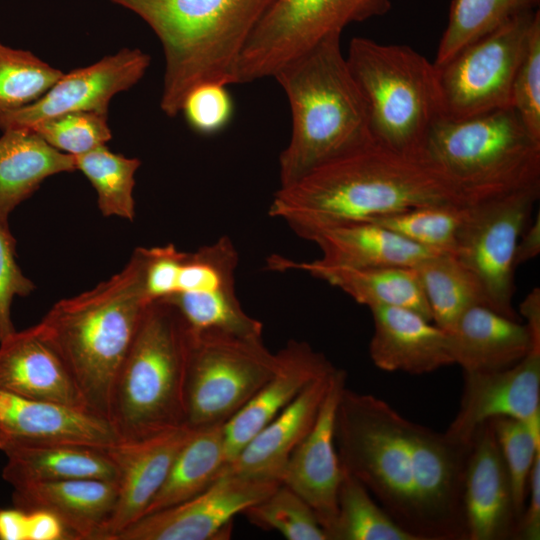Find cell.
I'll return each instance as SVG.
<instances>
[{
	"mask_svg": "<svg viewBox=\"0 0 540 540\" xmlns=\"http://www.w3.org/2000/svg\"><path fill=\"white\" fill-rule=\"evenodd\" d=\"M15 246L9 227L0 224V341L16 331L11 319L14 298L27 296L35 289L17 264Z\"/></svg>",
	"mask_w": 540,
	"mask_h": 540,
	"instance_id": "ee69618b",
	"label": "cell"
},
{
	"mask_svg": "<svg viewBox=\"0 0 540 540\" xmlns=\"http://www.w3.org/2000/svg\"><path fill=\"white\" fill-rule=\"evenodd\" d=\"M140 16L164 54L160 108L176 117L205 82L234 84L243 47L273 0H111Z\"/></svg>",
	"mask_w": 540,
	"mask_h": 540,
	"instance_id": "5b68a950",
	"label": "cell"
},
{
	"mask_svg": "<svg viewBox=\"0 0 540 540\" xmlns=\"http://www.w3.org/2000/svg\"><path fill=\"white\" fill-rule=\"evenodd\" d=\"M3 479L12 487L71 479L117 481L118 470L106 448L71 444L19 445L3 451Z\"/></svg>",
	"mask_w": 540,
	"mask_h": 540,
	"instance_id": "f1b7e54d",
	"label": "cell"
},
{
	"mask_svg": "<svg viewBox=\"0 0 540 540\" xmlns=\"http://www.w3.org/2000/svg\"><path fill=\"white\" fill-rule=\"evenodd\" d=\"M369 355L386 372L422 375L454 364L449 332L418 312L396 306L370 308Z\"/></svg>",
	"mask_w": 540,
	"mask_h": 540,
	"instance_id": "44dd1931",
	"label": "cell"
},
{
	"mask_svg": "<svg viewBox=\"0 0 540 540\" xmlns=\"http://www.w3.org/2000/svg\"><path fill=\"white\" fill-rule=\"evenodd\" d=\"M454 364L466 372H495L540 348L526 324L484 306L469 308L449 331Z\"/></svg>",
	"mask_w": 540,
	"mask_h": 540,
	"instance_id": "cb8c5ba5",
	"label": "cell"
},
{
	"mask_svg": "<svg viewBox=\"0 0 540 540\" xmlns=\"http://www.w3.org/2000/svg\"><path fill=\"white\" fill-rule=\"evenodd\" d=\"M119 439L111 423L82 408L0 390V450L19 445L71 444L108 448Z\"/></svg>",
	"mask_w": 540,
	"mask_h": 540,
	"instance_id": "ac0fdd59",
	"label": "cell"
},
{
	"mask_svg": "<svg viewBox=\"0 0 540 540\" xmlns=\"http://www.w3.org/2000/svg\"><path fill=\"white\" fill-rule=\"evenodd\" d=\"M539 195L536 186L467 206L458 233L454 256L477 281L484 306L514 320V253Z\"/></svg>",
	"mask_w": 540,
	"mask_h": 540,
	"instance_id": "7c38bea8",
	"label": "cell"
},
{
	"mask_svg": "<svg viewBox=\"0 0 540 540\" xmlns=\"http://www.w3.org/2000/svg\"><path fill=\"white\" fill-rule=\"evenodd\" d=\"M540 253V214L532 224L527 226L522 232L514 253L515 268L520 264L528 262Z\"/></svg>",
	"mask_w": 540,
	"mask_h": 540,
	"instance_id": "c3c4849f",
	"label": "cell"
},
{
	"mask_svg": "<svg viewBox=\"0 0 540 540\" xmlns=\"http://www.w3.org/2000/svg\"><path fill=\"white\" fill-rule=\"evenodd\" d=\"M346 60L364 99L374 140L393 150L424 156L439 114L434 65L408 45L353 38Z\"/></svg>",
	"mask_w": 540,
	"mask_h": 540,
	"instance_id": "ba28073f",
	"label": "cell"
},
{
	"mask_svg": "<svg viewBox=\"0 0 540 540\" xmlns=\"http://www.w3.org/2000/svg\"><path fill=\"white\" fill-rule=\"evenodd\" d=\"M191 332L174 306L151 302L120 368L109 421L120 440L187 424L186 377Z\"/></svg>",
	"mask_w": 540,
	"mask_h": 540,
	"instance_id": "52a82bcc",
	"label": "cell"
},
{
	"mask_svg": "<svg viewBox=\"0 0 540 540\" xmlns=\"http://www.w3.org/2000/svg\"><path fill=\"white\" fill-rule=\"evenodd\" d=\"M274 271L298 270L339 288L357 303L372 308L412 309L432 321L431 311L413 267H349L321 259L294 261L280 255L267 260Z\"/></svg>",
	"mask_w": 540,
	"mask_h": 540,
	"instance_id": "603a6c76",
	"label": "cell"
},
{
	"mask_svg": "<svg viewBox=\"0 0 540 540\" xmlns=\"http://www.w3.org/2000/svg\"><path fill=\"white\" fill-rule=\"evenodd\" d=\"M512 107L530 134L540 140V13L534 18L512 86Z\"/></svg>",
	"mask_w": 540,
	"mask_h": 540,
	"instance_id": "b9f144b4",
	"label": "cell"
},
{
	"mask_svg": "<svg viewBox=\"0 0 540 540\" xmlns=\"http://www.w3.org/2000/svg\"><path fill=\"white\" fill-rule=\"evenodd\" d=\"M145 296L151 303L176 292L177 280L187 253L173 244L152 248L140 247Z\"/></svg>",
	"mask_w": 540,
	"mask_h": 540,
	"instance_id": "f6af8a7d",
	"label": "cell"
},
{
	"mask_svg": "<svg viewBox=\"0 0 540 540\" xmlns=\"http://www.w3.org/2000/svg\"><path fill=\"white\" fill-rule=\"evenodd\" d=\"M149 304L138 247L119 273L61 299L32 326L59 357L87 408L108 421L120 368Z\"/></svg>",
	"mask_w": 540,
	"mask_h": 540,
	"instance_id": "3957f363",
	"label": "cell"
},
{
	"mask_svg": "<svg viewBox=\"0 0 540 540\" xmlns=\"http://www.w3.org/2000/svg\"><path fill=\"white\" fill-rule=\"evenodd\" d=\"M243 514L253 525L278 531L288 540H327L313 509L282 483Z\"/></svg>",
	"mask_w": 540,
	"mask_h": 540,
	"instance_id": "74e56055",
	"label": "cell"
},
{
	"mask_svg": "<svg viewBox=\"0 0 540 540\" xmlns=\"http://www.w3.org/2000/svg\"><path fill=\"white\" fill-rule=\"evenodd\" d=\"M306 240L319 247L322 261L349 267H415L440 253L373 221L325 228Z\"/></svg>",
	"mask_w": 540,
	"mask_h": 540,
	"instance_id": "4316f807",
	"label": "cell"
},
{
	"mask_svg": "<svg viewBox=\"0 0 540 540\" xmlns=\"http://www.w3.org/2000/svg\"><path fill=\"white\" fill-rule=\"evenodd\" d=\"M334 438L343 469L417 540H468L464 481L471 443L415 423L385 400L343 389Z\"/></svg>",
	"mask_w": 540,
	"mask_h": 540,
	"instance_id": "6da1fadb",
	"label": "cell"
},
{
	"mask_svg": "<svg viewBox=\"0 0 540 540\" xmlns=\"http://www.w3.org/2000/svg\"><path fill=\"white\" fill-rule=\"evenodd\" d=\"M520 313L535 337L540 338V289L535 287L520 305Z\"/></svg>",
	"mask_w": 540,
	"mask_h": 540,
	"instance_id": "f907efd6",
	"label": "cell"
},
{
	"mask_svg": "<svg viewBox=\"0 0 540 540\" xmlns=\"http://www.w3.org/2000/svg\"><path fill=\"white\" fill-rule=\"evenodd\" d=\"M326 536L327 540H417L345 469L338 489L337 514Z\"/></svg>",
	"mask_w": 540,
	"mask_h": 540,
	"instance_id": "1f68e13d",
	"label": "cell"
},
{
	"mask_svg": "<svg viewBox=\"0 0 540 540\" xmlns=\"http://www.w3.org/2000/svg\"><path fill=\"white\" fill-rule=\"evenodd\" d=\"M540 0H453L434 63L448 60L459 49L512 18L532 12Z\"/></svg>",
	"mask_w": 540,
	"mask_h": 540,
	"instance_id": "836d02e7",
	"label": "cell"
},
{
	"mask_svg": "<svg viewBox=\"0 0 540 540\" xmlns=\"http://www.w3.org/2000/svg\"><path fill=\"white\" fill-rule=\"evenodd\" d=\"M424 156L465 206L540 186V140L513 107L462 119L438 116Z\"/></svg>",
	"mask_w": 540,
	"mask_h": 540,
	"instance_id": "8992f818",
	"label": "cell"
},
{
	"mask_svg": "<svg viewBox=\"0 0 540 540\" xmlns=\"http://www.w3.org/2000/svg\"><path fill=\"white\" fill-rule=\"evenodd\" d=\"M336 368L309 383L243 447L226 470L281 482L290 456L317 418Z\"/></svg>",
	"mask_w": 540,
	"mask_h": 540,
	"instance_id": "7402d4cb",
	"label": "cell"
},
{
	"mask_svg": "<svg viewBox=\"0 0 540 540\" xmlns=\"http://www.w3.org/2000/svg\"><path fill=\"white\" fill-rule=\"evenodd\" d=\"M413 268L438 327L449 332L469 308L484 305L477 281L454 255L439 253Z\"/></svg>",
	"mask_w": 540,
	"mask_h": 540,
	"instance_id": "4dcf8cb0",
	"label": "cell"
},
{
	"mask_svg": "<svg viewBox=\"0 0 540 540\" xmlns=\"http://www.w3.org/2000/svg\"><path fill=\"white\" fill-rule=\"evenodd\" d=\"M492 421L509 472L519 523L525 509L531 468L536 456L540 454V435L535 434L525 422L515 418L498 417Z\"/></svg>",
	"mask_w": 540,
	"mask_h": 540,
	"instance_id": "f35d334b",
	"label": "cell"
},
{
	"mask_svg": "<svg viewBox=\"0 0 540 540\" xmlns=\"http://www.w3.org/2000/svg\"><path fill=\"white\" fill-rule=\"evenodd\" d=\"M466 207L454 204L425 205L381 216L374 220L425 248L454 255Z\"/></svg>",
	"mask_w": 540,
	"mask_h": 540,
	"instance_id": "d590c367",
	"label": "cell"
},
{
	"mask_svg": "<svg viewBox=\"0 0 540 540\" xmlns=\"http://www.w3.org/2000/svg\"><path fill=\"white\" fill-rule=\"evenodd\" d=\"M77 170L75 157L60 152L31 129L3 130L0 137V224L48 177Z\"/></svg>",
	"mask_w": 540,
	"mask_h": 540,
	"instance_id": "83f0119b",
	"label": "cell"
},
{
	"mask_svg": "<svg viewBox=\"0 0 540 540\" xmlns=\"http://www.w3.org/2000/svg\"><path fill=\"white\" fill-rule=\"evenodd\" d=\"M438 204L465 206L425 156L402 153L374 140L280 187L269 215L307 239L325 228Z\"/></svg>",
	"mask_w": 540,
	"mask_h": 540,
	"instance_id": "7a4b0ae2",
	"label": "cell"
},
{
	"mask_svg": "<svg viewBox=\"0 0 540 540\" xmlns=\"http://www.w3.org/2000/svg\"><path fill=\"white\" fill-rule=\"evenodd\" d=\"M62 75L32 52L0 42V114L37 101Z\"/></svg>",
	"mask_w": 540,
	"mask_h": 540,
	"instance_id": "8d00e7d4",
	"label": "cell"
},
{
	"mask_svg": "<svg viewBox=\"0 0 540 540\" xmlns=\"http://www.w3.org/2000/svg\"><path fill=\"white\" fill-rule=\"evenodd\" d=\"M276 355L277 367L273 376L224 424L227 463L309 383L335 367L323 353L305 341L290 340Z\"/></svg>",
	"mask_w": 540,
	"mask_h": 540,
	"instance_id": "ffe728a7",
	"label": "cell"
},
{
	"mask_svg": "<svg viewBox=\"0 0 540 540\" xmlns=\"http://www.w3.org/2000/svg\"><path fill=\"white\" fill-rule=\"evenodd\" d=\"M74 157L77 170L83 173L96 190L97 204L102 215L133 221L135 173L141 161L114 153L106 145Z\"/></svg>",
	"mask_w": 540,
	"mask_h": 540,
	"instance_id": "d6a6232c",
	"label": "cell"
},
{
	"mask_svg": "<svg viewBox=\"0 0 540 540\" xmlns=\"http://www.w3.org/2000/svg\"><path fill=\"white\" fill-rule=\"evenodd\" d=\"M233 109V101L226 85L205 82L193 87L186 94L180 113L195 132L210 135L228 125Z\"/></svg>",
	"mask_w": 540,
	"mask_h": 540,
	"instance_id": "7bdbcfd3",
	"label": "cell"
},
{
	"mask_svg": "<svg viewBox=\"0 0 540 540\" xmlns=\"http://www.w3.org/2000/svg\"><path fill=\"white\" fill-rule=\"evenodd\" d=\"M528 506L518 523L515 539H540V454L535 458L528 484Z\"/></svg>",
	"mask_w": 540,
	"mask_h": 540,
	"instance_id": "bcb514c9",
	"label": "cell"
},
{
	"mask_svg": "<svg viewBox=\"0 0 540 540\" xmlns=\"http://www.w3.org/2000/svg\"><path fill=\"white\" fill-rule=\"evenodd\" d=\"M346 379L345 370L336 368L317 418L290 456L281 479L282 484L313 509L325 534L337 514V495L343 474L335 445L334 424Z\"/></svg>",
	"mask_w": 540,
	"mask_h": 540,
	"instance_id": "e0dca14e",
	"label": "cell"
},
{
	"mask_svg": "<svg viewBox=\"0 0 540 540\" xmlns=\"http://www.w3.org/2000/svg\"><path fill=\"white\" fill-rule=\"evenodd\" d=\"M227 464L224 424L193 428L143 516L200 494L225 472Z\"/></svg>",
	"mask_w": 540,
	"mask_h": 540,
	"instance_id": "f546056e",
	"label": "cell"
},
{
	"mask_svg": "<svg viewBox=\"0 0 540 540\" xmlns=\"http://www.w3.org/2000/svg\"><path fill=\"white\" fill-rule=\"evenodd\" d=\"M162 300L176 308L193 332L219 330L262 337L263 324L244 311L235 287L209 292H178Z\"/></svg>",
	"mask_w": 540,
	"mask_h": 540,
	"instance_id": "e575fe53",
	"label": "cell"
},
{
	"mask_svg": "<svg viewBox=\"0 0 540 540\" xmlns=\"http://www.w3.org/2000/svg\"><path fill=\"white\" fill-rule=\"evenodd\" d=\"M192 431L193 427L184 425L147 438L118 440L106 448L118 470V491L98 540H115L143 517Z\"/></svg>",
	"mask_w": 540,
	"mask_h": 540,
	"instance_id": "2e32d148",
	"label": "cell"
},
{
	"mask_svg": "<svg viewBox=\"0 0 540 540\" xmlns=\"http://www.w3.org/2000/svg\"><path fill=\"white\" fill-rule=\"evenodd\" d=\"M186 377L187 424H225L273 376L277 355L262 337L191 331Z\"/></svg>",
	"mask_w": 540,
	"mask_h": 540,
	"instance_id": "9c48e42d",
	"label": "cell"
},
{
	"mask_svg": "<svg viewBox=\"0 0 540 540\" xmlns=\"http://www.w3.org/2000/svg\"><path fill=\"white\" fill-rule=\"evenodd\" d=\"M117 481L71 479L13 487V502L24 511L45 510L64 524L71 540H98L117 499Z\"/></svg>",
	"mask_w": 540,
	"mask_h": 540,
	"instance_id": "d4e9b609",
	"label": "cell"
},
{
	"mask_svg": "<svg viewBox=\"0 0 540 540\" xmlns=\"http://www.w3.org/2000/svg\"><path fill=\"white\" fill-rule=\"evenodd\" d=\"M237 265L238 252L231 239L220 237L196 252L187 253L175 293L209 292L234 287Z\"/></svg>",
	"mask_w": 540,
	"mask_h": 540,
	"instance_id": "ab89813d",
	"label": "cell"
},
{
	"mask_svg": "<svg viewBox=\"0 0 540 540\" xmlns=\"http://www.w3.org/2000/svg\"><path fill=\"white\" fill-rule=\"evenodd\" d=\"M390 0H273L246 41L234 84L273 75L325 37L382 15Z\"/></svg>",
	"mask_w": 540,
	"mask_h": 540,
	"instance_id": "8fae6325",
	"label": "cell"
},
{
	"mask_svg": "<svg viewBox=\"0 0 540 540\" xmlns=\"http://www.w3.org/2000/svg\"><path fill=\"white\" fill-rule=\"evenodd\" d=\"M30 129L56 150L72 156L106 145L112 138L108 114L98 112L66 113Z\"/></svg>",
	"mask_w": 540,
	"mask_h": 540,
	"instance_id": "60d3db41",
	"label": "cell"
},
{
	"mask_svg": "<svg viewBox=\"0 0 540 540\" xmlns=\"http://www.w3.org/2000/svg\"><path fill=\"white\" fill-rule=\"evenodd\" d=\"M463 500L468 540L515 539L518 519L512 485L492 419L473 434Z\"/></svg>",
	"mask_w": 540,
	"mask_h": 540,
	"instance_id": "d6986e66",
	"label": "cell"
},
{
	"mask_svg": "<svg viewBox=\"0 0 540 540\" xmlns=\"http://www.w3.org/2000/svg\"><path fill=\"white\" fill-rule=\"evenodd\" d=\"M0 390L89 410L59 357L33 327L0 341Z\"/></svg>",
	"mask_w": 540,
	"mask_h": 540,
	"instance_id": "484cf974",
	"label": "cell"
},
{
	"mask_svg": "<svg viewBox=\"0 0 540 540\" xmlns=\"http://www.w3.org/2000/svg\"><path fill=\"white\" fill-rule=\"evenodd\" d=\"M27 512L19 508L0 510V540H26Z\"/></svg>",
	"mask_w": 540,
	"mask_h": 540,
	"instance_id": "681fc988",
	"label": "cell"
},
{
	"mask_svg": "<svg viewBox=\"0 0 540 540\" xmlns=\"http://www.w3.org/2000/svg\"><path fill=\"white\" fill-rule=\"evenodd\" d=\"M498 417L521 420L540 435V348L504 370L463 371L459 410L445 433L469 444L482 423Z\"/></svg>",
	"mask_w": 540,
	"mask_h": 540,
	"instance_id": "9a60e30c",
	"label": "cell"
},
{
	"mask_svg": "<svg viewBox=\"0 0 540 540\" xmlns=\"http://www.w3.org/2000/svg\"><path fill=\"white\" fill-rule=\"evenodd\" d=\"M26 540H71L62 521L45 510L27 511Z\"/></svg>",
	"mask_w": 540,
	"mask_h": 540,
	"instance_id": "7dc6e473",
	"label": "cell"
},
{
	"mask_svg": "<svg viewBox=\"0 0 540 540\" xmlns=\"http://www.w3.org/2000/svg\"><path fill=\"white\" fill-rule=\"evenodd\" d=\"M537 11L512 18L443 63L433 62L440 116L462 119L512 107L514 76Z\"/></svg>",
	"mask_w": 540,
	"mask_h": 540,
	"instance_id": "30bf717a",
	"label": "cell"
},
{
	"mask_svg": "<svg viewBox=\"0 0 540 540\" xmlns=\"http://www.w3.org/2000/svg\"><path fill=\"white\" fill-rule=\"evenodd\" d=\"M340 37H325L273 75L292 119L289 142L279 156L280 187L374 141Z\"/></svg>",
	"mask_w": 540,
	"mask_h": 540,
	"instance_id": "277c9868",
	"label": "cell"
},
{
	"mask_svg": "<svg viewBox=\"0 0 540 540\" xmlns=\"http://www.w3.org/2000/svg\"><path fill=\"white\" fill-rule=\"evenodd\" d=\"M150 65L148 54L124 48L96 63L63 75L37 101L0 114V129H30L71 112L108 114L111 99L137 84Z\"/></svg>",
	"mask_w": 540,
	"mask_h": 540,
	"instance_id": "5bb4252c",
	"label": "cell"
},
{
	"mask_svg": "<svg viewBox=\"0 0 540 540\" xmlns=\"http://www.w3.org/2000/svg\"><path fill=\"white\" fill-rule=\"evenodd\" d=\"M280 484L278 480L225 470L200 494L143 516L115 540L228 539L233 518L266 498Z\"/></svg>",
	"mask_w": 540,
	"mask_h": 540,
	"instance_id": "4fadbf2b",
	"label": "cell"
}]
</instances>
